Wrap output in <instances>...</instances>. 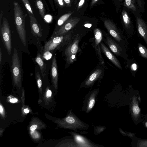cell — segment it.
Returning a JSON list of instances; mask_svg holds the SVG:
<instances>
[{"label":"cell","mask_w":147,"mask_h":147,"mask_svg":"<svg viewBox=\"0 0 147 147\" xmlns=\"http://www.w3.org/2000/svg\"><path fill=\"white\" fill-rule=\"evenodd\" d=\"M102 73V69L99 68L96 69L81 84V87L86 88L92 87L94 82L101 77Z\"/></svg>","instance_id":"obj_12"},{"label":"cell","mask_w":147,"mask_h":147,"mask_svg":"<svg viewBox=\"0 0 147 147\" xmlns=\"http://www.w3.org/2000/svg\"><path fill=\"white\" fill-rule=\"evenodd\" d=\"M2 22V25L0 26V33L7 52L10 55L11 50L10 26L7 20L5 17L3 18Z\"/></svg>","instance_id":"obj_7"},{"label":"cell","mask_w":147,"mask_h":147,"mask_svg":"<svg viewBox=\"0 0 147 147\" xmlns=\"http://www.w3.org/2000/svg\"><path fill=\"white\" fill-rule=\"evenodd\" d=\"M71 34H66L60 36L51 37L44 46V52L50 51L59 47L68 44L71 39Z\"/></svg>","instance_id":"obj_5"},{"label":"cell","mask_w":147,"mask_h":147,"mask_svg":"<svg viewBox=\"0 0 147 147\" xmlns=\"http://www.w3.org/2000/svg\"><path fill=\"white\" fill-rule=\"evenodd\" d=\"M98 93V90L95 89L88 94L86 97L87 100L85 110L86 113H88L90 112L94 107Z\"/></svg>","instance_id":"obj_17"},{"label":"cell","mask_w":147,"mask_h":147,"mask_svg":"<svg viewBox=\"0 0 147 147\" xmlns=\"http://www.w3.org/2000/svg\"><path fill=\"white\" fill-rule=\"evenodd\" d=\"M80 20V18L77 17H73L68 19L58 29L54 31L51 37L65 34L74 28Z\"/></svg>","instance_id":"obj_9"},{"label":"cell","mask_w":147,"mask_h":147,"mask_svg":"<svg viewBox=\"0 0 147 147\" xmlns=\"http://www.w3.org/2000/svg\"><path fill=\"white\" fill-rule=\"evenodd\" d=\"M37 127V126L36 125H34L30 127V129L31 131H33L36 129Z\"/></svg>","instance_id":"obj_34"},{"label":"cell","mask_w":147,"mask_h":147,"mask_svg":"<svg viewBox=\"0 0 147 147\" xmlns=\"http://www.w3.org/2000/svg\"><path fill=\"white\" fill-rule=\"evenodd\" d=\"M13 13L16 29L21 40L24 46L26 44V33L25 27V18L20 5L17 2L13 3Z\"/></svg>","instance_id":"obj_1"},{"label":"cell","mask_w":147,"mask_h":147,"mask_svg":"<svg viewBox=\"0 0 147 147\" xmlns=\"http://www.w3.org/2000/svg\"><path fill=\"white\" fill-rule=\"evenodd\" d=\"M121 19L124 30L130 36L134 32V26L130 15L127 10L123 9L121 12Z\"/></svg>","instance_id":"obj_10"},{"label":"cell","mask_w":147,"mask_h":147,"mask_svg":"<svg viewBox=\"0 0 147 147\" xmlns=\"http://www.w3.org/2000/svg\"><path fill=\"white\" fill-rule=\"evenodd\" d=\"M3 12L2 11H1L0 14V26H1L2 24H1L2 21L3 20Z\"/></svg>","instance_id":"obj_33"},{"label":"cell","mask_w":147,"mask_h":147,"mask_svg":"<svg viewBox=\"0 0 147 147\" xmlns=\"http://www.w3.org/2000/svg\"><path fill=\"white\" fill-rule=\"evenodd\" d=\"M92 25L91 24L88 23L85 24L84 25V26L88 28H90L91 27Z\"/></svg>","instance_id":"obj_39"},{"label":"cell","mask_w":147,"mask_h":147,"mask_svg":"<svg viewBox=\"0 0 147 147\" xmlns=\"http://www.w3.org/2000/svg\"><path fill=\"white\" fill-rule=\"evenodd\" d=\"M3 107L0 105V113L2 114L3 113Z\"/></svg>","instance_id":"obj_41"},{"label":"cell","mask_w":147,"mask_h":147,"mask_svg":"<svg viewBox=\"0 0 147 147\" xmlns=\"http://www.w3.org/2000/svg\"><path fill=\"white\" fill-rule=\"evenodd\" d=\"M85 0H80L78 4V8L79 9L81 8L84 4Z\"/></svg>","instance_id":"obj_31"},{"label":"cell","mask_w":147,"mask_h":147,"mask_svg":"<svg viewBox=\"0 0 147 147\" xmlns=\"http://www.w3.org/2000/svg\"><path fill=\"white\" fill-rule=\"evenodd\" d=\"M81 36L77 34L68 42L64 54L66 57V63L69 65L76 60V55L79 50V44Z\"/></svg>","instance_id":"obj_2"},{"label":"cell","mask_w":147,"mask_h":147,"mask_svg":"<svg viewBox=\"0 0 147 147\" xmlns=\"http://www.w3.org/2000/svg\"><path fill=\"white\" fill-rule=\"evenodd\" d=\"M117 0L119 2H121L122 1H123V0Z\"/></svg>","instance_id":"obj_43"},{"label":"cell","mask_w":147,"mask_h":147,"mask_svg":"<svg viewBox=\"0 0 147 147\" xmlns=\"http://www.w3.org/2000/svg\"><path fill=\"white\" fill-rule=\"evenodd\" d=\"M140 13L145 11V2L144 0H136Z\"/></svg>","instance_id":"obj_24"},{"label":"cell","mask_w":147,"mask_h":147,"mask_svg":"<svg viewBox=\"0 0 147 147\" xmlns=\"http://www.w3.org/2000/svg\"><path fill=\"white\" fill-rule=\"evenodd\" d=\"M64 2L68 6H70L71 5V0H63Z\"/></svg>","instance_id":"obj_35"},{"label":"cell","mask_w":147,"mask_h":147,"mask_svg":"<svg viewBox=\"0 0 147 147\" xmlns=\"http://www.w3.org/2000/svg\"><path fill=\"white\" fill-rule=\"evenodd\" d=\"M94 44L93 46L98 54V58L100 62L104 63V60L102 56L100 44L102 39V34L101 31L98 28H96L94 30Z\"/></svg>","instance_id":"obj_13"},{"label":"cell","mask_w":147,"mask_h":147,"mask_svg":"<svg viewBox=\"0 0 147 147\" xmlns=\"http://www.w3.org/2000/svg\"><path fill=\"white\" fill-rule=\"evenodd\" d=\"M25 7L28 13L33 14V11L31 7L28 0H21Z\"/></svg>","instance_id":"obj_25"},{"label":"cell","mask_w":147,"mask_h":147,"mask_svg":"<svg viewBox=\"0 0 147 147\" xmlns=\"http://www.w3.org/2000/svg\"><path fill=\"white\" fill-rule=\"evenodd\" d=\"M57 67L56 58L54 56L52 60L51 69V74L52 81L55 87L57 86L58 73Z\"/></svg>","instance_id":"obj_19"},{"label":"cell","mask_w":147,"mask_h":147,"mask_svg":"<svg viewBox=\"0 0 147 147\" xmlns=\"http://www.w3.org/2000/svg\"><path fill=\"white\" fill-rule=\"evenodd\" d=\"M73 12H70L63 15L61 16L58 19L57 22V26H61L67 20H68L70 16L74 13Z\"/></svg>","instance_id":"obj_23"},{"label":"cell","mask_w":147,"mask_h":147,"mask_svg":"<svg viewBox=\"0 0 147 147\" xmlns=\"http://www.w3.org/2000/svg\"><path fill=\"white\" fill-rule=\"evenodd\" d=\"M133 111L134 113L136 114H138L140 112V109L138 107L136 106H134L133 107Z\"/></svg>","instance_id":"obj_29"},{"label":"cell","mask_w":147,"mask_h":147,"mask_svg":"<svg viewBox=\"0 0 147 147\" xmlns=\"http://www.w3.org/2000/svg\"><path fill=\"white\" fill-rule=\"evenodd\" d=\"M51 55H52L49 52L47 51L45 52L43 57H44L46 59H48L51 58Z\"/></svg>","instance_id":"obj_30"},{"label":"cell","mask_w":147,"mask_h":147,"mask_svg":"<svg viewBox=\"0 0 147 147\" xmlns=\"http://www.w3.org/2000/svg\"><path fill=\"white\" fill-rule=\"evenodd\" d=\"M98 0H92L90 4V6L92 7L94 5V4L98 1Z\"/></svg>","instance_id":"obj_38"},{"label":"cell","mask_w":147,"mask_h":147,"mask_svg":"<svg viewBox=\"0 0 147 147\" xmlns=\"http://www.w3.org/2000/svg\"><path fill=\"white\" fill-rule=\"evenodd\" d=\"M105 41L110 49L116 55L121 57L126 61L129 60L126 49L109 36L106 37Z\"/></svg>","instance_id":"obj_8"},{"label":"cell","mask_w":147,"mask_h":147,"mask_svg":"<svg viewBox=\"0 0 147 147\" xmlns=\"http://www.w3.org/2000/svg\"><path fill=\"white\" fill-rule=\"evenodd\" d=\"M122 5L131 11L135 17L141 15L136 0H124Z\"/></svg>","instance_id":"obj_18"},{"label":"cell","mask_w":147,"mask_h":147,"mask_svg":"<svg viewBox=\"0 0 147 147\" xmlns=\"http://www.w3.org/2000/svg\"><path fill=\"white\" fill-rule=\"evenodd\" d=\"M49 1L50 3V5L51 6L52 9L53 11H54L55 10V7L54 6V5L53 4V0H48Z\"/></svg>","instance_id":"obj_32"},{"label":"cell","mask_w":147,"mask_h":147,"mask_svg":"<svg viewBox=\"0 0 147 147\" xmlns=\"http://www.w3.org/2000/svg\"><path fill=\"white\" fill-rule=\"evenodd\" d=\"M130 68L132 74L134 75L136 71L138 69V65L136 63H134L131 65L130 66Z\"/></svg>","instance_id":"obj_26"},{"label":"cell","mask_w":147,"mask_h":147,"mask_svg":"<svg viewBox=\"0 0 147 147\" xmlns=\"http://www.w3.org/2000/svg\"><path fill=\"white\" fill-rule=\"evenodd\" d=\"M100 46L102 52L107 58L115 66L119 69L122 70V67L119 60L102 42L100 43Z\"/></svg>","instance_id":"obj_16"},{"label":"cell","mask_w":147,"mask_h":147,"mask_svg":"<svg viewBox=\"0 0 147 147\" xmlns=\"http://www.w3.org/2000/svg\"><path fill=\"white\" fill-rule=\"evenodd\" d=\"M146 126H147V123L146 124Z\"/></svg>","instance_id":"obj_44"},{"label":"cell","mask_w":147,"mask_h":147,"mask_svg":"<svg viewBox=\"0 0 147 147\" xmlns=\"http://www.w3.org/2000/svg\"><path fill=\"white\" fill-rule=\"evenodd\" d=\"M9 101L10 102L14 103L17 102L18 101V100L17 98H12L9 100Z\"/></svg>","instance_id":"obj_37"},{"label":"cell","mask_w":147,"mask_h":147,"mask_svg":"<svg viewBox=\"0 0 147 147\" xmlns=\"http://www.w3.org/2000/svg\"><path fill=\"white\" fill-rule=\"evenodd\" d=\"M138 33L147 46V24L141 15L135 17Z\"/></svg>","instance_id":"obj_11"},{"label":"cell","mask_w":147,"mask_h":147,"mask_svg":"<svg viewBox=\"0 0 147 147\" xmlns=\"http://www.w3.org/2000/svg\"><path fill=\"white\" fill-rule=\"evenodd\" d=\"M104 126H100L95 127H94V133L95 134H97L102 132L105 129Z\"/></svg>","instance_id":"obj_27"},{"label":"cell","mask_w":147,"mask_h":147,"mask_svg":"<svg viewBox=\"0 0 147 147\" xmlns=\"http://www.w3.org/2000/svg\"><path fill=\"white\" fill-rule=\"evenodd\" d=\"M104 25L110 34L122 47L126 50L128 48V42L122 32L120 31L111 21L107 20Z\"/></svg>","instance_id":"obj_3"},{"label":"cell","mask_w":147,"mask_h":147,"mask_svg":"<svg viewBox=\"0 0 147 147\" xmlns=\"http://www.w3.org/2000/svg\"><path fill=\"white\" fill-rule=\"evenodd\" d=\"M2 58V53L1 48H0V63H1Z\"/></svg>","instance_id":"obj_40"},{"label":"cell","mask_w":147,"mask_h":147,"mask_svg":"<svg viewBox=\"0 0 147 147\" xmlns=\"http://www.w3.org/2000/svg\"><path fill=\"white\" fill-rule=\"evenodd\" d=\"M64 123L66 128L75 131H78V129L87 130L89 127L88 124L79 119L72 110L70 111L68 115L64 119Z\"/></svg>","instance_id":"obj_4"},{"label":"cell","mask_w":147,"mask_h":147,"mask_svg":"<svg viewBox=\"0 0 147 147\" xmlns=\"http://www.w3.org/2000/svg\"><path fill=\"white\" fill-rule=\"evenodd\" d=\"M71 134L73 136L78 147L100 146L92 143L86 138L76 133L71 132Z\"/></svg>","instance_id":"obj_15"},{"label":"cell","mask_w":147,"mask_h":147,"mask_svg":"<svg viewBox=\"0 0 147 147\" xmlns=\"http://www.w3.org/2000/svg\"><path fill=\"white\" fill-rule=\"evenodd\" d=\"M11 71L13 81L16 85L19 86L21 83L22 69L18 53L15 48H14L12 55Z\"/></svg>","instance_id":"obj_6"},{"label":"cell","mask_w":147,"mask_h":147,"mask_svg":"<svg viewBox=\"0 0 147 147\" xmlns=\"http://www.w3.org/2000/svg\"><path fill=\"white\" fill-rule=\"evenodd\" d=\"M28 14L32 33L35 36L41 37L42 32L40 25L38 23L34 14L30 13Z\"/></svg>","instance_id":"obj_14"},{"label":"cell","mask_w":147,"mask_h":147,"mask_svg":"<svg viewBox=\"0 0 147 147\" xmlns=\"http://www.w3.org/2000/svg\"><path fill=\"white\" fill-rule=\"evenodd\" d=\"M35 61L39 66L42 76L44 77L46 75L47 68L46 65L44 62L43 57L39 53H38Z\"/></svg>","instance_id":"obj_20"},{"label":"cell","mask_w":147,"mask_h":147,"mask_svg":"<svg viewBox=\"0 0 147 147\" xmlns=\"http://www.w3.org/2000/svg\"><path fill=\"white\" fill-rule=\"evenodd\" d=\"M24 111L26 113H28L29 112V110L28 109L26 108L24 110Z\"/></svg>","instance_id":"obj_42"},{"label":"cell","mask_w":147,"mask_h":147,"mask_svg":"<svg viewBox=\"0 0 147 147\" xmlns=\"http://www.w3.org/2000/svg\"><path fill=\"white\" fill-rule=\"evenodd\" d=\"M52 94L51 91L50 90H48L47 92V97H50Z\"/></svg>","instance_id":"obj_36"},{"label":"cell","mask_w":147,"mask_h":147,"mask_svg":"<svg viewBox=\"0 0 147 147\" xmlns=\"http://www.w3.org/2000/svg\"><path fill=\"white\" fill-rule=\"evenodd\" d=\"M57 5L60 7L64 6V1L63 0H53Z\"/></svg>","instance_id":"obj_28"},{"label":"cell","mask_w":147,"mask_h":147,"mask_svg":"<svg viewBox=\"0 0 147 147\" xmlns=\"http://www.w3.org/2000/svg\"><path fill=\"white\" fill-rule=\"evenodd\" d=\"M138 49L140 56L147 59V48L143 45L138 43Z\"/></svg>","instance_id":"obj_22"},{"label":"cell","mask_w":147,"mask_h":147,"mask_svg":"<svg viewBox=\"0 0 147 147\" xmlns=\"http://www.w3.org/2000/svg\"><path fill=\"white\" fill-rule=\"evenodd\" d=\"M35 2L41 16L44 19L45 15V9L42 0H35Z\"/></svg>","instance_id":"obj_21"}]
</instances>
